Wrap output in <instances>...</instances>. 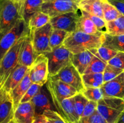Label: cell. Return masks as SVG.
Here are the masks:
<instances>
[{"label": "cell", "instance_id": "1", "mask_svg": "<svg viewBox=\"0 0 124 123\" xmlns=\"http://www.w3.org/2000/svg\"><path fill=\"white\" fill-rule=\"evenodd\" d=\"M104 41V33L87 34L79 31L71 33L63 45L72 54H77L92 49H98Z\"/></svg>", "mask_w": 124, "mask_h": 123}, {"label": "cell", "instance_id": "2", "mask_svg": "<svg viewBox=\"0 0 124 123\" xmlns=\"http://www.w3.org/2000/svg\"><path fill=\"white\" fill-rule=\"evenodd\" d=\"M21 19V3L10 0H1L0 40Z\"/></svg>", "mask_w": 124, "mask_h": 123}, {"label": "cell", "instance_id": "3", "mask_svg": "<svg viewBox=\"0 0 124 123\" xmlns=\"http://www.w3.org/2000/svg\"><path fill=\"white\" fill-rule=\"evenodd\" d=\"M30 34L21 37L0 60V89L2 88L11 72L19 64L23 45Z\"/></svg>", "mask_w": 124, "mask_h": 123}, {"label": "cell", "instance_id": "4", "mask_svg": "<svg viewBox=\"0 0 124 123\" xmlns=\"http://www.w3.org/2000/svg\"><path fill=\"white\" fill-rule=\"evenodd\" d=\"M124 110V100L116 97L104 96L98 102L97 111L108 123H116Z\"/></svg>", "mask_w": 124, "mask_h": 123}, {"label": "cell", "instance_id": "5", "mask_svg": "<svg viewBox=\"0 0 124 123\" xmlns=\"http://www.w3.org/2000/svg\"><path fill=\"white\" fill-rule=\"evenodd\" d=\"M44 54L48 59L49 77L56 75L63 68L71 63L72 53L63 45Z\"/></svg>", "mask_w": 124, "mask_h": 123}, {"label": "cell", "instance_id": "6", "mask_svg": "<svg viewBox=\"0 0 124 123\" xmlns=\"http://www.w3.org/2000/svg\"><path fill=\"white\" fill-rule=\"evenodd\" d=\"M46 86L50 94L53 104L61 102L64 99L73 97L78 94L76 89L65 82L48 77Z\"/></svg>", "mask_w": 124, "mask_h": 123}, {"label": "cell", "instance_id": "7", "mask_svg": "<svg viewBox=\"0 0 124 123\" xmlns=\"http://www.w3.org/2000/svg\"><path fill=\"white\" fill-rule=\"evenodd\" d=\"M53 27L49 22L30 34L34 50L38 56L52 51L50 46V36Z\"/></svg>", "mask_w": 124, "mask_h": 123}, {"label": "cell", "instance_id": "8", "mask_svg": "<svg viewBox=\"0 0 124 123\" xmlns=\"http://www.w3.org/2000/svg\"><path fill=\"white\" fill-rule=\"evenodd\" d=\"M30 33V30L24 20H19L16 25L0 40V60L21 37Z\"/></svg>", "mask_w": 124, "mask_h": 123}, {"label": "cell", "instance_id": "9", "mask_svg": "<svg viewBox=\"0 0 124 123\" xmlns=\"http://www.w3.org/2000/svg\"><path fill=\"white\" fill-rule=\"evenodd\" d=\"M80 10L78 4L63 0L44 1L41 7V12L49 16L50 18L69 12H77Z\"/></svg>", "mask_w": 124, "mask_h": 123}, {"label": "cell", "instance_id": "10", "mask_svg": "<svg viewBox=\"0 0 124 123\" xmlns=\"http://www.w3.org/2000/svg\"><path fill=\"white\" fill-rule=\"evenodd\" d=\"M50 77L53 79L60 80L65 82L73 87L79 93L82 92L85 89L84 85L82 75L71 63L63 68L56 75Z\"/></svg>", "mask_w": 124, "mask_h": 123}, {"label": "cell", "instance_id": "11", "mask_svg": "<svg viewBox=\"0 0 124 123\" xmlns=\"http://www.w3.org/2000/svg\"><path fill=\"white\" fill-rule=\"evenodd\" d=\"M30 75L33 83L43 86L47 83L49 77L48 59L45 54H40L36 57L30 68Z\"/></svg>", "mask_w": 124, "mask_h": 123}, {"label": "cell", "instance_id": "12", "mask_svg": "<svg viewBox=\"0 0 124 123\" xmlns=\"http://www.w3.org/2000/svg\"><path fill=\"white\" fill-rule=\"evenodd\" d=\"M80 16L81 11L80 13L79 12H69L50 18V23L53 28L64 30L71 33L76 30Z\"/></svg>", "mask_w": 124, "mask_h": 123}, {"label": "cell", "instance_id": "13", "mask_svg": "<svg viewBox=\"0 0 124 123\" xmlns=\"http://www.w3.org/2000/svg\"><path fill=\"white\" fill-rule=\"evenodd\" d=\"M31 101L35 108V116L43 115L47 110L56 111L46 84L41 87L39 92L33 98Z\"/></svg>", "mask_w": 124, "mask_h": 123}, {"label": "cell", "instance_id": "14", "mask_svg": "<svg viewBox=\"0 0 124 123\" xmlns=\"http://www.w3.org/2000/svg\"><path fill=\"white\" fill-rule=\"evenodd\" d=\"M14 106L10 93L0 89V123H8L14 118Z\"/></svg>", "mask_w": 124, "mask_h": 123}, {"label": "cell", "instance_id": "15", "mask_svg": "<svg viewBox=\"0 0 124 123\" xmlns=\"http://www.w3.org/2000/svg\"><path fill=\"white\" fill-rule=\"evenodd\" d=\"M104 96L116 97L124 100V73L109 82H104L101 87Z\"/></svg>", "mask_w": 124, "mask_h": 123}, {"label": "cell", "instance_id": "16", "mask_svg": "<svg viewBox=\"0 0 124 123\" xmlns=\"http://www.w3.org/2000/svg\"><path fill=\"white\" fill-rule=\"evenodd\" d=\"M35 118V108L31 101L21 102L14 112L15 123H33Z\"/></svg>", "mask_w": 124, "mask_h": 123}, {"label": "cell", "instance_id": "17", "mask_svg": "<svg viewBox=\"0 0 124 123\" xmlns=\"http://www.w3.org/2000/svg\"><path fill=\"white\" fill-rule=\"evenodd\" d=\"M56 111L69 123H78L79 118L76 115L73 97L64 99L54 104Z\"/></svg>", "mask_w": 124, "mask_h": 123}, {"label": "cell", "instance_id": "18", "mask_svg": "<svg viewBox=\"0 0 124 123\" xmlns=\"http://www.w3.org/2000/svg\"><path fill=\"white\" fill-rule=\"evenodd\" d=\"M97 50L98 49H92L77 54H72L71 63L82 75L89 66Z\"/></svg>", "mask_w": 124, "mask_h": 123}, {"label": "cell", "instance_id": "19", "mask_svg": "<svg viewBox=\"0 0 124 123\" xmlns=\"http://www.w3.org/2000/svg\"><path fill=\"white\" fill-rule=\"evenodd\" d=\"M30 68L27 71L23 79L10 93L12 100H13L15 110L20 104L21 101L26 93L27 90L29 89L31 84L33 83L31 80V78H30Z\"/></svg>", "mask_w": 124, "mask_h": 123}, {"label": "cell", "instance_id": "20", "mask_svg": "<svg viewBox=\"0 0 124 123\" xmlns=\"http://www.w3.org/2000/svg\"><path fill=\"white\" fill-rule=\"evenodd\" d=\"M30 68L18 64L6 80L2 88L8 93H10V92L23 79Z\"/></svg>", "mask_w": 124, "mask_h": 123}, {"label": "cell", "instance_id": "21", "mask_svg": "<svg viewBox=\"0 0 124 123\" xmlns=\"http://www.w3.org/2000/svg\"><path fill=\"white\" fill-rule=\"evenodd\" d=\"M37 57L38 55L34 50L31 37L29 35L25 39L23 45L19 58V64L27 67L31 68Z\"/></svg>", "mask_w": 124, "mask_h": 123}, {"label": "cell", "instance_id": "22", "mask_svg": "<svg viewBox=\"0 0 124 123\" xmlns=\"http://www.w3.org/2000/svg\"><path fill=\"white\" fill-rule=\"evenodd\" d=\"M44 0H25L21 4L22 18L28 25L31 17L41 11V7Z\"/></svg>", "mask_w": 124, "mask_h": 123}, {"label": "cell", "instance_id": "23", "mask_svg": "<svg viewBox=\"0 0 124 123\" xmlns=\"http://www.w3.org/2000/svg\"><path fill=\"white\" fill-rule=\"evenodd\" d=\"M103 1L104 0H81L78 4L80 10L90 14L104 18Z\"/></svg>", "mask_w": 124, "mask_h": 123}, {"label": "cell", "instance_id": "24", "mask_svg": "<svg viewBox=\"0 0 124 123\" xmlns=\"http://www.w3.org/2000/svg\"><path fill=\"white\" fill-rule=\"evenodd\" d=\"M102 46L117 52H124V34L113 36L104 33V41Z\"/></svg>", "mask_w": 124, "mask_h": 123}, {"label": "cell", "instance_id": "25", "mask_svg": "<svg viewBox=\"0 0 124 123\" xmlns=\"http://www.w3.org/2000/svg\"><path fill=\"white\" fill-rule=\"evenodd\" d=\"M76 31H81L87 34H99L101 33L98 31L93 22L81 11V16L78 22Z\"/></svg>", "mask_w": 124, "mask_h": 123}, {"label": "cell", "instance_id": "26", "mask_svg": "<svg viewBox=\"0 0 124 123\" xmlns=\"http://www.w3.org/2000/svg\"><path fill=\"white\" fill-rule=\"evenodd\" d=\"M50 17L41 11L34 14L30 19L28 24V28L30 30V33L34 30L44 26L50 22Z\"/></svg>", "mask_w": 124, "mask_h": 123}, {"label": "cell", "instance_id": "27", "mask_svg": "<svg viewBox=\"0 0 124 123\" xmlns=\"http://www.w3.org/2000/svg\"><path fill=\"white\" fill-rule=\"evenodd\" d=\"M84 85L85 88H101L104 83L103 73H93L82 75Z\"/></svg>", "mask_w": 124, "mask_h": 123}, {"label": "cell", "instance_id": "28", "mask_svg": "<svg viewBox=\"0 0 124 123\" xmlns=\"http://www.w3.org/2000/svg\"><path fill=\"white\" fill-rule=\"evenodd\" d=\"M108 63L104 61L99 57L98 54V50L94 54L89 66L85 71L84 74L93 73H103Z\"/></svg>", "mask_w": 124, "mask_h": 123}, {"label": "cell", "instance_id": "29", "mask_svg": "<svg viewBox=\"0 0 124 123\" xmlns=\"http://www.w3.org/2000/svg\"><path fill=\"white\" fill-rule=\"evenodd\" d=\"M70 33L64 30L53 28L50 36V46L52 49L62 45Z\"/></svg>", "mask_w": 124, "mask_h": 123}, {"label": "cell", "instance_id": "30", "mask_svg": "<svg viewBox=\"0 0 124 123\" xmlns=\"http://www.w3.org/2000/svg\"><path fill=\"white\" fill-rule=\"evenodd\" d=\"M113 36L124 34V16L107 22V33Z\"/></svg>", "mask_w": 124, "mask_h": 123}, {"label": "cell", "instance_id": "31", "mask_svg": "<svg viewBox=\"0 0 124 123\" xmlns=\"http://www.w3.org/2000/svg\"><path fill=\"white\" fill-rule=\"evenodd\" d=\"M103 13L104 19L107 22L115 20L123 15L113 5L110 3L107 0L103 1Z\"/></svg>", "mask_w": 124, "mask_h": 123}, {"label": "cell", "instance_id": "32", "mask_svg": "<svg viewBox=\"0 0 124 123\" xmlns=\"http://www.w3.org/2000/svg\"><path fill=\"white\" fill-rule=\"evenodd\" d=\"M73 104L75 112L78 118L80 119L83 113L85 106L88 100H87L81 92L78 93L76 95H75L73 97Z\"/></svg>", "mask_w": 124, "mask_h": 123}, {"label": "cell", "instance_id": "33", "mask_svg": "<svg viewBox=\"0 0 124 123\" xmlns=\"http://www.w3.org/2000/svg\"><path fill=\"white\" fill-rule=\"evenodd\" d=\"M81 93L87 100L96 102L99 101L104 96L101 88H85Z\"/></svg>", "mask_w": 124, "mask_h": 123}, {"label": "cell", "instance_id": "34", "mask_svg": "<svg viewBox=\"0 0 124 123\" xmlns=\"http://www.w3.org/2000/svg\"><path fill=\"white\" fill-rule=\"evenodd\" d=\"M123 72L124 70L107 64L104 72H103L104 82H109V81L114 79Z\"/></svg>", "mask_w": 124, "mask_h": 123}, {"label": "cell", "instance_id": "35", "mask_svg": "<svg viewBox=\"0 0 124 123\" xmlns=\"http://www.w3.org/2000/svg\"><path fill=\"white\" fill-rule=\"evenodd\" d=\"M80 10L83 12L86 16H87L93 22V23L94 24L95 26L96 27L97 29H98L99 32L102 33H106L107 22L105 21L104 18L97 16L95 15H93V14H91L90 13H87V12H85V11L82 10Z\"/></svg>", "mask_w": 124, "mask_h": 123}, {"label": "cell", "instance_id": "36", "mask_svg": "<svg viewBox=\"0 0 124 123\" xmlns=\"http://www.w3.org/2000/svg\"><path fill=\"white\" fill-rule=\"evenodd\" d=\"M43 115L51 123H69L55 110H47L45 111Z\"/></svg>", "mask_w": 124, "mask_h": 123}, {"label": "cell", "instance_id": "37", "mask_svg": "<svg viewBox=\"0 0 124 123\" xmlns=\"http://www.w3.org/2000/svg\"><path fill=\"white\" fill-rule=\"evenodd\" d=\"M117 53V51L112 49L108 48V47L101 46L98 49V54L102 59L108 62Z\"/></svg>", "mask_w": 124, "mask_h": 123}, {"label": "cell", "instance_id": "38", "mask_svg": "<svg viewBox=\"0 0 124 123\" xmlns=\"http://www.w3.org/2000/svg\"><path fill=\"white\" fill-rule=\"evenodd\" d=\"M42 86L39 85L38 84L32 83L30 86V88H29V89L27 90L24 96L22 98L21 102H29V101H31L33 98L39 92Z\"/></svg>", "mask_w": 124, "mask_h": 123}, {"label": "cell", "instance_id": "39", "mask_svg": "<svg viewBox=\"0 0 124 123\" xmlns=\"http://www.w3.org/2000/svg\"><path fill=\"white\" fill-rule=\"evenodd\" d=\"M78 123H108L107 121L99 114L98 111H96L93 115L88 117L81 118Z\"/></svg>", "mask_w": 124, "mask_h": 123}, {"label": "cell", "instance_id": "40", "mask_svg": "<svg viewBox=\"0 0 124 123\" xmlns=\"http://www.w3.org/2000/svg\"><path fill=\"white\" fill-rule=\"evenodd\" d=\"M108 64L124 70V52H117V54L108 62Z\"/></svg>", "mask_w": 124, "mask_h": 123}, {"label": "cell", "instance_id": "41", "mask_svg": "<svg viewBox=\"0 0 124 123\" xmlns=\"http://www.w3.org/2000/svg\"><path fill=\"white\" fill-rule=\"evenodd\" d=\"M97 107H98V102L88 100L85 106L81 118L88 117L93 115L97 110Z\"/></svg>", "mask_w": 124, "mask_h": 123}, {"label": "cell", "instance_id": "42", "mask_svg": "<svg viewBox=\"0 0 124 123\" xmlns=\"http://www.w3.org/2000/svg\"><path fill=\"white\" fill-rule=\"evenodd\" d=\"M124 15V0H107Z\"/></svg>", "mask_w": 124, "mask_h": 123}, {"label": "cell", "instance_id": "43", "mask_svg": "<svg viewBox=\"0 0 124 123\" xmlns=\"http://www.w3.org/2000/svg\"><path fill=\"white\" fill-rule=\"evenodd\" d=\"M47 118L44 115L36 116L33 123H46Z\"/></svg>", "mask_w": 124, "mask_h": 123}, {"label": "cell", "instance_id": "44", "mask_svg": "<svg viewBox=\"0 0 124 123\" xmlns=\"http://www.w3.org/2000/svg\"><path fill=\"white\" fill-rule=\"evenodd\" d=\"M116 123H124V110L122 112Z\"/></svg>", "mask_w": 124, "mask_h": 123}, {"label": "cell", "instance_id": "45", "mask_svg": "<svg viewBox=\"0 0 124 123\" xmlns=\"http://www.w3.org/2000/svg\"><path fill=\"white\" fill-rule=\"evenodd\" d=\"M52 1V0H44V1ZM63 1H71V2H76V3L79 4V2L81 0H63Z\"/></svg>", "mask_w": 124, "mask_h": 123}, {"label": "cell", "instance_id": "46", "mask_svg": "<svg viewBox=\"0 0 124 123\" xmlns=\"http://www.w3.org/2000/svg\"><path fill=\"white\" fill-rule=\"evenodd\" d=\"M10 1H13V2H19V3H23L25 0H10Z\"/></svg>", "mask_w": 124, "mask_h": 123}, {"label": "cell", "instance_id": "47", "mask_svg": "<svg viewBox=\"0 0 124 123\" xmlns=\"http://www.w3.org/2000/svg\"><path fill=\"white\" fill-rule=\"evenodd\" d=\"M46 123H51L48 120V119H47V121H46Z\"/></svg>", "mask_w": 124, "mask_h": 123}, {"label": "cell", "instance_id": "48", "mask_svg": "<svg viewBox=\"0 0 124 123\" xmlns=\"http://www.w3.org/2000/svg\"><path fill=\"white\" fill-rule=\"evenodd\" d=\"M15 123L14 120H12V121H10V123Z\"/></svg>", "mask_w": 124, "mask_h": 123}, {"label": "cell", "instance_id": "49", "mask_svg": "<svg viewBox=\"0 0 124 123\" xmlns=\"http://www.w3.org/2000/svg\"></svg>", "mask_w": 124, "mask_h": 123}, {"label": "cell", "instance_id": "50", "mask_svg": "<svg viewBox=\"0 0 124 123\" xmlns=\"http://www.w3.org/2000/svg\"><path fill=\"white\" fill-rule=\"evenodd\" d=\"M0 2H1V0H0Z\"/></svg>", "mask_w": 124, "mask_h": 123}, {"label": "cell", "instance_id": "51", "mask_svg": "<svg viewBox=\"0 0 124 123\" xmlns=\"http://www.w3.org/2000/svg\"></svg>", "mask_w": 124, "mask_h": 123}]
</instances>
